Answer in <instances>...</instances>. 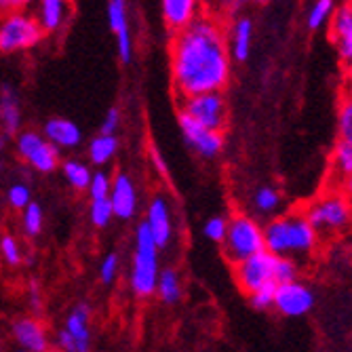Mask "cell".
<instances>
[{"label":"cell","instance_id":"4fadbf2b","mask_svg":"<svg viewBox=\"0 0 352 352\" xmlns=\"http://www.w3.org/2000/svg\"><path fill=\"white\" fill-rule=\"evenodd\" d=\"M108 25L116 38L118 59L122 63H131L133 59V38L129 28V11L126 0H108Z\"/></svg>","mask_w":352,"mask_h":352},{"label":"cell","instance_id":"f546056e","mask_svg":"<svg viewBox=\"0 0 352 352\" xmlns=\"http://www.w3.org/2000/svg\"><path fill=\"white\" fill-rule=\"evenodd\" d=\"M89 217H91V223L95 228H106L114 217L110 199H91Z\"/></svg>","mask_w":352,"mask_h":352},{"label":"cell","instance_id":"60d3db41","mask_svg":"<svg viewBox=\"0 0 352 352\" xmlns=\"http://www.w3.org/2000/svg\"><path fill=\"white\" fill-rule=\"evenodd\" d=\"M57 344L61 346V350L63 352H89V348L87 346H82V344H78L66 329L63 331H59V336H57Z\"/></svg>","mask_w":352,"mask_h":352},{"label":"cell","instance_id":"52a82bcc","mask_svg":"<svg viewBox=\"0 0 352 352\" xmlns=\"http://www.w3.org/2000/svg\"><path fill=\"white\" fill-rule=\"evenodd\" d=\"M179 112L197 120L203 126H209L213 131H221L228 126V102L223 91H207L188 95V98L177 100Z\"/></svg>","mask_w":352,"mask_h":352},{"label":"cell","instance_id":"4dcf8cb0","mask_svg":"<svg viewBox=\"0 0 352 352\" xmlns=\"http://www.w3.org/2000/svg\"><path fill=\"white\" fill-rule=\"evenodd\" d=\"M338 140L352 142V100L344 95L338 106Z\"/></svg>","mask_w":352,"mask_h":352},{"label":"cell","instance_id":"ac0fdd59","mask_svg":"<svg viewBox=\"0 0 352 352\" xmlns=\"http://www.w3.org/2000/svg\"><path fill=\"white\" fill-rule=\"evenodd\" d=\"M43 135L57 148V150H74L82 142V131L80 126L70 120V118H61L53 116L45 122Z\"/></svg>","mask_w":352,"mask_h":352},{"label":"cell","instance_id":"603a6c76","mask_svg":"<svg viewBox=\"0 0 352 352\" xmlns=\"http://www.w3.org/2000/svg\"><path fill=\"white\" fill-rule=\"evenodd\" d=\"M158 298H161L165 304H177L179 298H182V283H179V276L173 268H167V270H161L158 272V278H156V289Z\"/></svg>","mask_w":352,"mask_h":352},{"label":"cell","instance_id":"e575fe53","mask_svg":"<svg viewBox=\"0 0 352 352\" xmlns=\"http://www.w3.org/2000/svg\"><path fill=\"white\" fill-rule=\"evenodd\" d=\"M7 201H9V205L13 209L21 211L28 203H32V192H30V188L25 184L15 182V184H11V188L7 192Z\"/></svg>","mask_w":352,"mask_h":352},{"label":"cell","instance_id":"7c38bea8","mask_svg":"<svg viewBox=\"0 0 352 352\" xmlns=\"http://www.w3.org/2000/svg\"><path fill=\"white\" fill-rule=\"evenodd\" d=\"M146 228L150 230L158 249H163L173 239V215L165 195H154L146 209Z\"/></svg>","mask_w":352,"mask_h":352},{"label":"cell","instance_id":"d4e9b609","mask_svg":"<svg viewBox=\"0 0 352 352\" xmlns=\"http://www.w3.org/2000/svg\"><path fill=\"white\" fill-rule=\"evenodd\" d=\"M0 118H3L5 131L9 135H17L19 126H21V108L17 98L11 91L3 93V100H0Z\"/></svg>","mask_w":352,"mask_h":352},{"label":"cell","instance_id":"8d00e7d4","mask_svg":"<svg viewBox=\"0 0 352 352\" xmlns=\"http://www.w3.org/2000/svg\"><path fill=\"white\" fill-rule=\"evenodd\" d=\"M298 278V262L289 258H278L276 262V285Z\"/></svg>","mask_w":352,"mask_h":352},{"label":"cell","instance_id":"f6af8a7d","mask_svg":"<svg viewBox=\"0 0 352 352\" xmlns=\"http://www.w3.org/2000/svg\"><path fill=\"white\" fill-rule=\"evenodd\" d=\"M338 186L342 188V192L348 197V201H350V205H352V173H350L348 177H344Z\"/></svg>","mask_w":352,"mask_h":352},{"label":"cell","instance_id":"d6986e66","mask_svg":"<svg viewBox=\"0 0 352 352\" xmlns=\"http://www.w3.org/2000/svg\"><path fill=\"white\" fill-rule=\"evenodd\" d=\"M226 38L232 61H245L251 53L253 43V19L249 15H234L226 28Z\"/></svg>","mask_w":352,"mask_h":352},{"label":"cell","instance_id":"ffe728a7","mask_svg":"<svg viewBox=\"0 0 352 352\" xmlns=\"http://www.w3.org/2000/svg\"><path fill=\"white\" fill-rule=\"evenodd\" d=\"M352 173V142L336 140V146L329 156V175L327 184H340Z\"/></svg>","mask_w":352,"mask_h":352},{"label":"cell","instance_id":"277c9868","mask_svg":"<svg viewBox=\"0 0 352 352\" xmlns=\"http://www.w3.org/2000/svg\"><path fill=\"white\" fill-rule=\"evenodd\" d=\"M45 38V32L34 13L28 9H11L0 17V53L13 55L34 49Z\"/></svg>","mask_w":352,"mask_h":352},{"label":"cell","instance_id":"484cf974","mask_svg":"<svg viewBox=\"0 0 352 352\" xmlns=\"http://www.w3.org/2000/svg\"><path fill=\"white\" fill-rule=\"evenodd\" d=\"M66 331L82 346L89 348V306L80 304L76 306L70 314H68V321H66Z\"/></svg>","mask_w":352,"mask_h":352},{"label":"cell","instance_id":"d6a6232c","mask_svg":"<svg viewBox=\"0 0 352 352\" xmlns=\"http://www.w3.org/2000/svg\"><path fill=\"white\" fill-rule=\"evenodd\" d=\"M274 292H276V283H268L260 289H255L253 294H249L251 298V306L255 310H268L274 306Z\"/></svg>","mask_w":352,"mask_h":352},{"label":"cell","instance_id":"30bf717a","mask_svg":"<svg viewBox=\"0 0 352 352\" xmlns=\"http://www.w3.org/2000/svg\"><path fill=\"white\" fill-rule=\"evenodd\" d=\"M283 316H304L314 308V294L298 278L278 283L274 292V306Z\"/></svg>","mask_w":352,"mask_h":352},{"label":"cell","instance_id":"ba28073f","mask_svg":"<svg viewBox=\"0 0 352 352\" xmlns=\"http://www.w3.org/2000/svg\"><path fill=\"white\" fill-rule=\"evenodd\" d=\"M15 150L21 161L38 173H53L59 167V150L36 131H19L15 135Z\"/></svg>","mask_w":352,"mask_h":352},{"label":"cell","instance_id":"1f68e13d","mask_svg":"<svg viewBox=\"0 0 352 352\" xmlns=\"http://www.w3.org/2000/svg\"><path fill=\"white\" fill-rule=\"evenodd\" d=\"M110 186H112V177L106 171H95L91 175V182H89L87 192H89L91 199H108Z\"/></svg>","mask_w":352,"mask_h":352},{"label":"cell","instance_id":"2e32d148","mask_svg":"<svg viewBox=\"0 0 352 352\" xmlns=\"http://www.w3.org/2000/svg\"><path fill=\"white\" fill-rule=\"evenodd\" d=\"M34 7L45 36L59 34L72 17V0H38Z\"/></svg>","mask_w":352,"mask_h":352},{"label":"cell","instance_id":"7bdbcfd3","mask_svg":"<svg viewBox=\"0 0 352 352\" xmlns=\"http://www.w3.org/2000/svg\"><path fill=\"white\" fill-rule=\"evenodd\" d=\"M203 5H205V11L207 13H213V15L223 17V11H226L228 0H203Z\"/></svg>","mask_w":352,"mask_h":352},{"label":"cell","instance_id":"d590c367","mask_svg":"<svg viewBox=\"0 0 352 352\" xmlns=\"http://www.w3.org/2000/svg\"><path fill=\"white\" fill-rule=\"evenodd\" d=\"M0 253H3V260H5L7 264H11V266H15V264L21 262V249H19V243H17L13 236H9V234H5L3 239H0Z\"/></svg>","mask_w":352,"mask_h":352},{"label":"cell","instance_id":"bcb514c9","mask_svg":"<svg viewBox=\"0 0 352 352\" xmlns=\"http://www.w3.org/2000/svg\"><path fill=\"white\" fill-rule=\"evenodd\" d=\"M13 3V9H30V7H34L38 0H11Z\"/></svg>","mask_w":352,"mask_h":352},{"label":"cell","instance_id":"4316f807","mask_svg":"<svg viewBox=\"0 0 352 352\" xmlns=\"http://www.w3.org/2000/svg\"><path fill=\"white\" fill-rule=\"evenodd\" d=\"M280 203H283L280 192L276 188H272V186L258 188V190H255L253 199H251L253 209L258 213H262V215H274L280 209Z\"/></svg>","mask_w":352,"mask_h":352},{"label":"cell","instance_id":"e0dca14e","mask_svg":"<svg viewBox=\"0 0 352 352\" xmlns=\"http://www.w3.org/2000/svg\"><path fill=\"white\" fill-rule=\"evenodd\" d=\"M205 13L203 0H161V15L169 32H177Z\"/></svg>","mask_w":352,"mask_h":352},{"label":"cell","instance_id":"ab89813d","mask_svg":"<svg viewBox=\"0 0 352 352\" xmlns=\"http://www.w3.org/2000/svg\"><path fill=\"white\" fill-rule=\"evenodd\" d=\"M270 0H228V5H226V11H223V15H239L241 9L245 7H262V5H268Z\"/></svg>","mask_w":352,"mask_h":352},{"label":"cell","instance_id":"cb8c5ba5","mask_svg":"<svg viewBox=\"0 0 352 352\" xmlns=\"http://www.w3.org/2000/svg\"><path fill=\"white\" fill-rule=\"evenodd\" d=\"M61 173H63V179H66L78 192H85L89 188L91 175H93L89 165L82 163V161H76V158H68V161H63L61 163Z\"/></svg>","mask_w":352,"mask_h":352},{"label":"cell","instance_id":"3957f363","mask_svg":"<svg viewBox=\"0 0 352 352\" xmlns=\"http://www.w3.org/2000/svg\"><path fill=\"white\" fill-rule=\"evenodd\" d=\"M302 213L321 239H336L352 232V205L336 184H327L304 205Z\"/></svg>","mask_w":352,"mask_h":352},{"label":"cell","instance_id":"8fae6325","mask_svg":"<svg viewBox=\"0 0 352 352\" xmlns=\"http://www.w3.org/2000/svg\"><path fill=\"white\" fill-rule=\"evenodd\" d=\"M179 131H182L186 144L203 158H215L223 150V133L221 131H213L209 126H203L182 112H179Z\"/></svg>","mask_w":352,"mask_h":352},{"label":"cell","instance_id":"9c48e42d","mask_svg":"<svg viewBox=\"0 0 352 352\" xmlns=\"http://www.w3.org/2000/svg\"><path fill=\"white\" fill-rule=\"evenodd\" d=\"M276 262L278 255L270 253L268 249H262L251 258L234 264V276L239 287L249 296L268 283H276Z\"/></svg>","mask_w":352,"mask_h":352},{"label":"cell","instance_id":"f1b7e54d","mask_svg":"<svg viewBox=\"0 0 352 352\" xmlns=\"http://www.w3.org/2000/svg\"><path fill=\"white\" fill-rule=\"evenodd\" d=\"M336 11V3L333 0H316V3L310 7L306 23L310 30H321L325 23H329L331 15Z\"/></svg>","mask_w":352,"mask_h":352},{"label":"cell","instance_id":"9a60e30c","mask_svg":"<svg viewBox=\"0 0 352 352\" xmlns=\"http://www.w3.org/2000/svg\"><path fill=\"white\" fill-rule=\"evenodd\" d=\"M108 199L112 203L114 217H118V219H131L135 215L138 203H140L138 188H135L133 177L129 173H124V171H118L112 177V186H110Z\"/></svg>","mask_w":352,"mask_h":352},{"label":"cell","instance_id":"5bb4252c","mask_svg":"<svg viewBox=\"0 0 352 352\" xmlns=\"http://www.w3.org/2000/svg\"><path fill=\"white\" fill-rule=\"evenodd\" d=\"M329 41L344 63L352 61V0L336 7L329 19Z\"/></svg>","mask_w":352,"mask_h":352},{"label":"cell","instance_id":"ee69618b","mask_svg":"<svg viewBox=\"0 0 352 352\" xmlns=\"http://www.w3.org/2000/svg\"><path fill=\"white\" fill-rule=\"evenodd\" d=\"M150 158H152V163L156 165V171L161 173V175H165V173H167V167H165V163H163L161 154H158L156 150H150Z\"/></svg>","mask_w":352,"mask_h":352},{"label":"cell","instance_id":"7402d4cb","mask_svg":"<svg viewBox=\"0 0 352 352\" xmlns=\"http://www.w3.org/2000/svg\"><path fill=\"white\" fill-rule=\"evenodd\" d=\"M118 152V138L116 135H106L100 133L98 138H93L89 144V161L95 167H106Z\"/></svg>","mask_w":352,"mask_h":352},{"label":"cell","instance_id":"b9f144b4","mask_svg":"<svg viewBox=\"0 0 352 352\" xmlns=\"http://www.w3.org/2000/svg\"><path fill=\"white\" fill-rule=\"evenodd\" d=\"M342 95L352 100V61L344 63V78H342Z\"/></svg>","mask_w":352,"mask_h":352},{"label":"cell","instance_id":"7dc6e473","mask_svg":"<svg viewBox=\"0 0 352 352\" xmlns=\"http://www.w3.org/2000/svg\"><path fill=\"white\" fill-rule=\"evenodd\" d=\"M13 9V3L11 0H0V17H3L5 13H9Z\"/></svg>","mask_w":352,"mask_h":352},{"label":"cell","instance_id":"8992f818","mask_svg":"<svg viewBox=\"0 0 352 352\" xmlns=\"http://www.w3.org/2000/svg\"><path fill=\"white\" fill-rule=\"evenodd\" d=\"M158 245L154 243L150 230L142 221L135 228V249H133V268H131V289L138 298H148L156 289L158 278Z\"/></svg>","mask_w":352,"mask_h":352},{"label":"cell","instance_id":"5b68a950","mask_svg":"<svg viewBox=\"0 0 352 352\" xmlns=\"http://www.w3.org/2000/svg\"><path fill=\"white\" fill-rule=\"evenodd\" d=\"M221 249L226 260L234 266L258 251L266 249L264 247V226L260 221L247 215V213H236L228 219V230L226 236L221 241Z\"/></svg>","mask_w":352,"mask_h":352},{"label":"cell","instance_id":"44dd1931","mask_svg":"<svg viewBox=\"0 0 352 352\" xmlns=\"http://www.w3.org/2000/svg\"><path fill=\"white\" fill-rule=\"evenodd\" d=\"M13 333L17 338V342L28 350V352H45L47 350V336L41 329V325L32 318H23V321H17L13 327Z\"/></svg>","mask_w":352,"mask_h":352},{"label":"cell","instance_id":"83f0119b","mask_svg":"<svg viewBox=\"0 0 352 352\" xmlns=\"http://www.w3.org/2000/svg\"><path fill=\"white\" fill-rule=\"evenodd\" d=\"M45 223V213L38 203H28L21 209V226L28 236H38Z\"/></svg>","mask_w":352,"mask_h":352},{"label":"cell","instance_id":"f35d334b","mask_svg":"<svg viewBox=\"0 0 352 352\" xmlns=\"http://www.w3.org/2000/svg\"><path fill=\"white\" fill-rule=\"evenodd\" d=\"M120 126V110L118 108H110L106 114H104V122L100 126V133H106V135H116Z\"/></svg>","mask_w":352,"mask_h":352},{"label":"cell","instance_id":"7a4b0ae2","mask_svg":"<svg viewBox=\"0 0 352 352\" xmlns=\"http://www.w3.org/2000/svg\"><path fill=\"white\" fill-rule=\"evenodd\" d=\"M321 236L310 226V221L302 213V209L287 211L283 215H274L264 226V247L289 260H306L318 249Z\"/></svg>","mask_w":352,"mask_h":352},{"label":"cell","instance_id":"836d02e7","mask_svg":"<svg viewBox=\"0 0 352 352\" xmlns=\"http://www.w3.org/2000/svg\"><path fill=\"white\" fill-rule=\"evenodd\" d=\"M226 230H228V217H223V215H213L207 219L205 223V236L213 243H221L223 236H226Z\"/></svg>","mask_w":352,"mask_h":352},{"label":"cell","instance_id":"6da1fadb","mask_svg":"<svg viewBox=\"0 0 352 352\" xmlns=\"http://www.w3.org/2000/svg\"><path fill=\"white\" fill-rule=\"evenodd\" d=\"M221 19L205 11L186 28L173 32L169 66L177 100L207 91H223L230 85L232 57Z\"/></svg>","mask_w":352,"mask_h":352},{"label":"cell","instance_id":"74e56055","mask_svg":"<svg viewBox=\"0 0 352 352\" xmlns=\"http://www.w3.org/2000/svg\"><path fill=\"white\" fill-rule=\"evenodd\" d=\"M116 274H118V255L116 253H108L106 258L102 260V264H100V278L106 285H110L116 278Z\"/></svg>","mask_w":352,"mask_h":352}]
</instances>
